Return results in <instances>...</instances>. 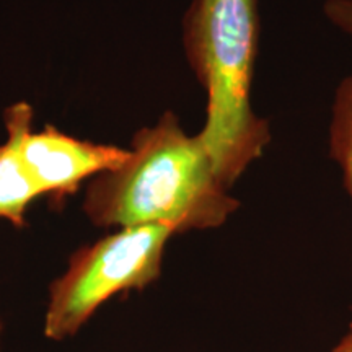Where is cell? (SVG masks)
Masks as SVG:
<instances>
[{
	"label": "cell",
	"mask_w": 352,
	"mask_h": 352,
	"mask_svg": "<svg viewBox=\"0 0 352 352\" xmlns=\"http://www.w3.org/2000/svg\"><path fill=\"white\" fill-rule=\"evenodd\" d=\"M33 109L28 103L13 104L6 113L8 138L0 145V219L16 227L25 226V215L32 202L43 196L25 160L23 142L32 131Z\"/></svg>",
	"instance_id": "5"
},
{
	"label": "cell",
	"mask_w": 352,
	"mask_h": 352,
	"mask_svg": "<svg viewBox=\"0 0 352 352\" xmlns=\"http://www.w3.org/2000/svg\"><path fill=\"white\" fill-rule=\"evenodd\" d=\"M258 41V0H192L184 13V51L208 94L206 124L197 135L227 188L271 140L270 124L252 107Z\"/></svg>",
	"instance_id": "2"
},
{
	"label": "cell",
	"mask_w": 352,
	"mask_h": 352,
	"mask_svg": "<svg viewBox=\"0 0 352 352\" xmlns=\"http://www.w3.org/2000/svg\"><path fill=\"white\" fill-rule=\"evenodd\" d=\"M228 189L199 135L186 134L166 111L155 126L134 135L124 164L91 182L83 209L101 227L209 230L240 208Z\"/></svg>",
	"instance_id": "1"
},
{
	"label": "cell",
	"mask_w": 352,
	"mask_h": 352,
	"mask_svg": "<svg viewBox=\"0 0 352 352\" xmlns=\"http://www.w3.org/2000/svg\"><path fill=\"white\" fill-rule=\"evenodd\" d=\"M0 334H2V324H0Z\"/></svg>",
	"instance_id": "9"
},
{
	"label": "cell",
	"mask_w": 352,
	"mask_h": 352,
	"mask_svg": "<svg viewBox=\"0 0 352 352\" xmlns=\"http://www.w3.org/2000/svg\"><path fill=\"white\" fill-rule=\"evenodd\" d=\"M323 12L336 28L352 38V0H327Z\"/></svg>",
	"instance_id": "7"
},
{
	"label": "cell",
	"mask_w": 352,
	"mask_h": 352,
	"mask_svg": "<svg viewBox=\"0 0 352 352\" xmlns=\"http://www.w3.org/2000/svg\"><path fill=\"white\" fill-rule=\"evenodd\" d=\"M331 352H352V323L349 324L347 333L342 336V340L338 342V346Z\"/></svg>",
	"instance_id": "8"
},
{
	"label": "cell",
	"mask_w": 352,
	"mask_h": 352,
	"mask_svg": "<svg viewBox=\"0 0 352 352\" xmlns=\"http://www.w3.org/2000/svg\"><path fill=\"white\" fill-rule=\"evenodd\" d=\"M173 235L165 226L122 227L78 250L51 285L44 334L54 341L67 340L113 296L155 283Z\"/></svg>",
	"instance_id": "3"
},
{
	"label": "cell",
	"mask_w": 352,
	"mask_h": 352,
	"mask_svg": "<svg viewBox=\"0 0 352 352\" xmlns=\"http://www.w3.org/2000/svg\"><path fill=\"white\" fill-rule=\"evenodd\" d=\"M23 153L43 196L63 202L85 179L121 166L129 151L76 139L54 126H46L41 132L30 131L26 134Z\"/></svg>",
	"instance_id": "4"
},
{
	"label": "cell",
	"mask_w": 352,
	"mask_h": 352,
	"mask_svg": "<svg viewBox=\"0 0 352 352\" xmlns=\"http://www.w3.org/2000/svg\"><path fill=\"white\" fill-rule=\"evenodd\" d=\"M329 155L340 165L344 186L352 199V76L340 83L334 96Z\"/></svg>",
	"instance_id": "6"
}]
</instances>
